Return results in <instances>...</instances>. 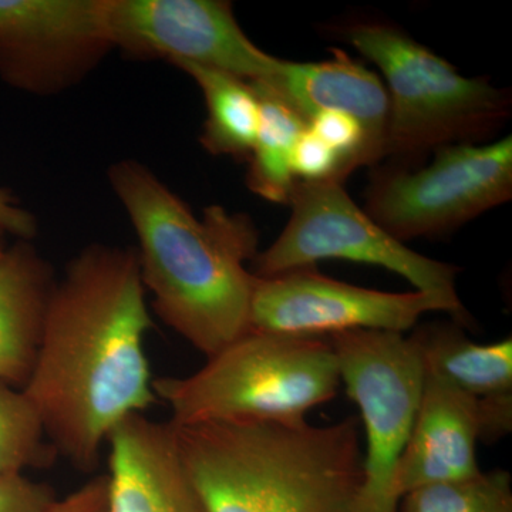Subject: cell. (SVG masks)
<instances>
[{"instance_id":"obj_12","label":"cell","mask_w":512,"mask_h":512,"mask_svg":"<svg viewBox=\"0 0 512 512\" xmlns=\"http://www.w3.org/2000/svg\"><path fill=\"white\" fill-rule=\"evenodd\" d=\"M107 443L110 512H208L185 471L170 421L131 414Z\"/></svg>"},{"instance_id":"obj_5","label":"cell","mask_w":512,"mask_h":512,"mask_svg":"<svg viewBox=\"0 0 512 512\" xmlns=\"http://www.w3.org/2000/svg\"><path fill=\"white\" fill-rule=\"evenodd\" d=\"M207 359L190 376L153 380L171 423H296L335 399L342 386L328 336L249 330Z\"/></svg>"},{"instance_id":"obj_9","label":"cell","mask_w":512,"mask_h":512,"mask_svg":"<svg viewBox=\"0 0 512 512\" xmlns=\"http://www.w3.org/2000/svg\"><path fill=\"white\" fill-rule=\"evenodd\" d=\"M114 50L141 60L194 63L269 83L284 60L252 42L225 0H106Z\"/></svg>"},{"instance_id":"obj_11","label":"cell","mask_w":512,"mask_h":512,"mask_svg":"<svg viewBox=\"0 0 512 512\" xmlns=\"http://www.w3.org/2000/svg\"><path fill=\"white\" fill-rule=\"evenodd\" d=\"M427 312H447L466 326L437 296L414 291L393 293L362 288L329 278L315 266L274 276H255L251 330L288 335L332 336L352 330L404 333Z\"/></svg>"},{"instance_id":"obj_15","label":"cell","mask_w":512,"mask_h":512,"mask_svg":"<svg viewBox=\"0 0 512 512\" xmlns=\"http://www.w3.org/2000/svg\"><path fill=\"white\" fill-rule=\"evenodd\" d=\"M55 269L32 241L0 231V380L23 389L37 356Z\"/></svg>"},{"instance_id":"obj_10","label":"cell","mask_w":512,"mask_h":512,"mask_svg":"<svg viewBox=\"0 0 512 512\" xmlns=\"http://www.w3.org/2000/svg\"><path fill=\"white\" fill-rule=\"evenodd\" d=\"M113 50L106 0H0V79L12 89L67 92Z\"/></svg>"},{"instance_id":"obj_7","label":"cell","mask_w":512,"mask_h":512,"mask_svg":"<svg viewBox=\"0 0 512 512\" xmlns=\"http://www.w3.org/2000/svg\"><path fill=\"white\" fill-rule=\"evenodd\" d=\"M512 198V137L440 148L416 170L373 167L365 212L397 241L440 238Z\"/></svg>"},{"instance_id":"obj_26","label":"cell","mask_w":512,"mask_h":512,"mask_svg":"<svg viewBox=\"0 0 512 512\" xmlns=\"http://www.w3.org/2000/svg\"><path fill=\"white\" fill-rule=\"evenodd\" d=\"M0 231L25 241H33L39 231L35 215L20 204L9 188H0Z\"/></svg>"},{"instance_id":"obj_13","label":"cell","mask_w":512,"mask_h":512,"mask_svg":"<svg viewBox=\"0 0 512 512\" xmlns=\"http://www.w3.org/2000/svg\"><path fill=\"white\" fill-rule=\"evenodd\" d=\"M478 441L477 397L426 373L412 434L394 477L397 498L427 485L478 476Z\"/></svg>"},{"instance_id":"obj_25","label":"cell","mask_w":512,"mask_h":512,"mask_svg":"<svg viewBox=\"0 0 512 512\" xmlns=\"http://www.w3.org/2000/svg\"><path fill=\"white\" fill-rule=\"evenodd\" d=\"M480 441L495 443L512 430V392L478 399Z\"/></svg>"},{"instance_id":"obj_4","label":"cell","mask_w":512,"mask_h":512,"mask_svg":"<svg viewBox=\"0 0 512 512\" xmlns=\"http://www.w3.org/2000/svg\"><path fill=\"white\" fill-rule=\"evenodd\" d=\"M342 32L386 80L384 165L416 170L440 148L488 143L510 119V90L494 86L488 77L463 76L399 26L359 20Z\"/></svg>"},{"instance_id":"obj_16","label":"cell","mask_w":512,"mask_h":512,"mask_svg":"<svg viewBox=\"0 0 512 512\" xmlns=\"http://www.w3.org/2000/svg\"><path fill=\"white\" fill-rule=\"evenodd\" d=\"M413 345L424 372L484 399L512 392V339L477 343L457 322H433L414 330Z\"/></svg>"},{"instance_id":"obj_8","label":"cell","mask_w":512,"mask_h":512,"mask_svg":"<svg viewBox=\"0 0 512 512\" xmlns=\"http://www.w3.org/2000/svg\"><path fill=\"white\" fill-rule=\"evenodd\" d=\"M340 380L357 404L365 430L363 481L355 512H397V466L412 434L424 367L404 333L352 330L328 336Z\"/></svg>"},{"instance_id":"obj_3","label":"cell","mask_w":512,"mask_h":512,"mask_svg":"<svg viewBox=\"0 0 512 512\" xmlns=\"http://www.w3.org/2000/svg\"><path fill=\"white\" fill-rule=\"evenodd\" d=\"M171 423V421H170ZM208 512H355L363 481L359 423H171Z\"/></svg>"},{"instance_id":"obj_23","label":"cell","mask_w":512,"mask_h":512,"mask_svg":"<svg viewBox=\"0 0 512 512\" xmlns=\"http://www.w3.org/2000/svg\"><path fill=\"white\" fill-rule=\"evenodd\" d=\"M56 500L52 485L25 474L0 477V512H46Z\"/></svg>"},{"instance_id":"obj_22","label":"cell","mask_w":512,"mask_h":512,"mask_svg":"<svg viewBox=\"0 0 512 512\" xmlns=\"http://www.w3.org/2000/svg\"><path fill=\"white\" fill-rule=\"evenodd\" d=\"M292 171L296 180L303 183L338 181L345 184L348 180L338 153L309 128L303 131L293 147Z\"/></svg>"},{"instance_id":"obj_21","label":"cell","mask_w":512,"mask_h":512,"mask_svg":"<svg viewBox=\"0 0 512 512\" xmlns=\"http://www.w3.org/2000/svg\"><path fill=\"white\" fill-rule=\"evenodd\" d=\"M308 128L338 153L346 178L357 168L370 167L365 133L349 114L336 110L319 111L309 119Z\"/></svg>"},{"instance_id":"obj_2","label":"cell","mask_w":512,"mask_h":512,"mask_svg":"<svg viewBox=\"0 0 512 512\" xmlns=\"http://www.w3.org/2000/svg\"><path fill=\"white\" fill-rule=\"evenodd\" d=\"M109 183L138 241L137 261L154 312L202 355L214 356L251 330L259 232L244 212L211 205L195 217L150 168L121 160Z\"/></svg>"},{"instance_id":"obj_24","label":"cell","mask_w":512,"mask_h":512,"mask_svg":"<svg viewBox=\"0 0 512 512\" xmlns=\"http://www.w3.org/2000/svg\"><path fill=\"white\" fill-rule=\"evenodd\" d=\"M46 512H110L109 478L100 474L63 498H57Z\"/></svg>"},{"instance_id":"obj_14","label":"cell","mask_w":512,"mask_h":512,"mask_svg":"<svg viewBox=\"0 0 512 512\" xmlns=\"http://www.w3.org/2000/svg\"><path fill=\"white\" fill-rule=\"evenodd\" d=\"M308 123L313 114L336 110L363 128L370 167L382 163L389 130V96L379 76L340 49L325 62H282L278 76L261 83Z\"/></svg>"},{"instance_id":"obj_6","label":"cell","mask_w":512,"mask_h":512,"mask_svg":"<svg viewBox=\"0 0 512 512\" xmlns=\"http://www.w3.org/2000/svg\"><path fill=\"white\" fill-rule=\"evenodd\" d=\"M289 205L292 214L284 231L252 259L255 276L284 274L328 259L376 265L403 276L416 291L443 299L464 325H471L457 295L460 268L421 255L387 234L357 207L342 183L298 181Z\"/></svg>"},{"instance_id":"obj_20","label":"cell","mask_w":512,"mask_h":512,"mask_svg":"<svg viewBox=\"0 0 512 512\" xmlns=\"http://www.w3.org/2000/svg\"><path fill=\"white\" fill-rule=\"evenodd\" d=\"M397 512H512L511 476L481 471L467 480L417 488L403 495Z\"/></svg>"},{"instance_id":"obj_18","label":"cell","mask_w":512,"mask_h":512,"mask_svg":"<svg viewBox=\"0 0 512 512\" xmlns=\"http://www.w3.org/2000/svg\"><path fill=\"white\" fill-rule=\"evenodd\" d=\"M261 103V123L249 156L247 185L262 200L289 205L296 180L292 153L308 123L261 83H251Z\"/></svg>"},{"instance_id":"obj_19","label":"cell","mask_w":512,"mask_h":512,"mask_svg":"<svg viewBox=\"0 0 512 512\" xmlns=\"http://www.w3.org/2000/svg\"><path fill=\"white\" fill-rule=\"evenodd\" d=\"M57 457L28 396L0 380V477L52 467Z\"/></svg>"},{"instance_id":"obj_1","label":"cell","mask_w":512,"mask_h":512,"mask_svg":"<svg viewBox=\"0 0 512 512\" xmlns=\"http://www.w3.org/2000/svg\"><path fill=\"white\" fill-rule=\"evenodd\" d=\"M153 319L136 248L87 245L56 279L23 393L50 444L93 473L111 431L157 403L144 348Z\"/></svg>"},{"instance_id":"obj_17","label":"cell","mask_w":512,"mask_h":512,"mask_svg":"<svg viewBox=\"0 0 512 512\" xmlns=\"http://www.w3.org/2000/svg\"><path fill=\"white\" fill-rule=\"evenodd\" d=\"M191 77L201 90L207 119L201 146L211 156L249 158L261 123V103L254 86L232 74L198 66L174 64Z\"/></svg>"}]
</instances>
